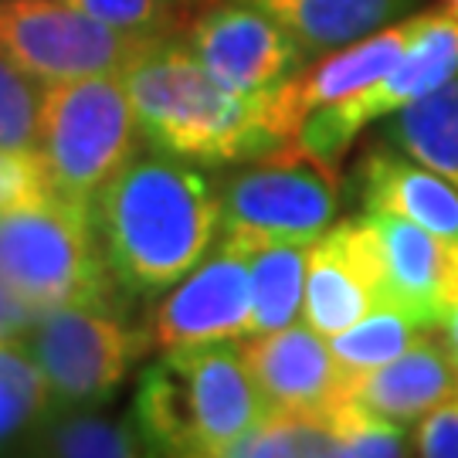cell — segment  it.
I'll list each match as a JSON object with an SVG mask.
<instances>
[{
  "mask_svg": "<svg viewBox=\"0 0 458 458\" xmlns=\"http://www.w3.org/2000/svg\"><path fill=\"white\" fill-rule=\"evenodd\" d=\"M327 425L333 428L344 458H414V442L404 435V425L377 418L350 397Z\"/></svg>",
  "mask_w": 458,
  "mask_h": 458,
  "instance_id": "24",
  "label": "cell"
},
{
  "mask_svg": "<svg viewBox=\"0 0 458 458\" xmlns=\"http://www.w3.org/2000/svg\"><path fill=\"white\" fill-rule=\"evenodd\" d=\"M157 41L119 31L72 0H0V51L45 85L123 75Z\"/></svg>",
  "mask_w": 458,
  "mask_h": 458,
  "instance_id": "8",
  "label": "cell"
},
{
  "mask_svg": "<svg viewBox=\"0 0 458 458\" xmlns=\"http://www.w3.org/2000/svg\"><path fill=\"white\" fill-rule=\"evenodd\" d=\"M38 323V312L24 302V299H17L11 289H7V282L0 278V344H17V340H24L31 327Z\"/></svg>",
  "mask_w": 458,
  "mask_h": 458,
  "instance_id": "29",
  "label": "cell"
},
{
  "mask_svg": "<svg viewBox=\"0 0 458 458\" xmlns=\"http://www.w3.org/2000/svg\"><path fill=\"white\" fill-rule=\"evenodd\" d=\"M276 17L306 55L353 45L408 14L414 0H248Z\"/></svg>",
  "mask_w": 458,
  "mask_h": 458,
  "instance_id": "17",
  "label": "cell"
},
{
  "mask_svg": "<svg viewBox=\"0 0 458 458\" xmlns=\"http://www.w3.org/2000/svg\"><path fill=\"white\" fill-rule=\"evenodd\" d=\"M384 306H391L384 242L374 217L363 211L333 225L310 245L302 316L329 340Z\"/></svg>",
  "mask_w": 458,
  "mask_h": 458,
  "instance_id": "12",
  "label": "cell"
},
{
  "mask_svg": "<svg viewBox=\"0 0 458 458\" xmlns=\"http://www.w3.org/2000/svg\"><path fill=\"white\" fill-rule=\"evenodd\" d=\"M51 197L48 170L38 149L0 147V214Z\"/></svg>",
  "mask_w": 458,
  "mask_h": 458,
  "instance_id": "27",
  "label": "cell"
},
{
  "mask_svg": "<svg viewBox=\"0 0 458 458\" xmlns=\"http://www.w3.org/2000/svg\"><path fill=\"white\" fill-rule=\"evenodd\" d=\"M387 143L458 191V75L391 115Z\"/></svg>",
  "mask_w": 458,
  "mask_h": 458,
  "instance_id": "19",
  "label": "cell"
},
{
  "mask_svg": "<svg viewBox=\"0 0 458 458\" xmlns=\"http://www.w3.org/2000/svg\"><path fill=\"white\" fill-rule=\"evenodd\" d=\"M72 4L119 31L166 38L183 24V7L194 0H72Z\"/></svg>",
  "mask_w": 458,
  "mask_h": 458,
  "instance_id": "26",
  "label": "cell"
},
{
  "mask_svg": "<svg viewBox=\"0 0 458 458\" xmlns=\"http://www.w3.org/2000/svg\"><path fill=\"white\" fill-rule=\"evenodd\" d=\"M225 458H344L333 428L312 418L268 414Z\"/></svg>",
  "mask_w": 458,
  "mask_h": 458,
  "instance_id": "23",
  "label": "cell"
},
{
  "mask_svg": "<svg viewBox=\"0 0 458 458\" xmlns=\"http://www.w3.org/2000/svg\"><path fill=\"white\" fill-rule=\"evenodd\" d=\"M428 333L431 329L414 323L408 312L384 306V310L370 312L367 319H360L357 327L329 336V350L346 374H363V370H374L380 363H391L394 357L408 353Z\"/></svg>",
  "mask_w": 458,
  "mask_h": 458,
  "instance_id": "22",
  "label": "cell"
},
{
  "mask_svg": "<svg viewBox=\"0 0 458 458\" xmlns=\"http://www.w3.org/2000/svg\"><path fill=\"white\" fill-rule=\"evenodd\" d=\"M442 336L448 340V346H452V353H455V360H458V306H452L448 316H445Z\"/></svg>",
  "mask_w": 458,
  "mask_h": 458,
  "instance_id": "30",
  "label": "cell"
},
{
  "mask_svg": "<svg viewBox=\"0 0 458 458\" xmlns=\"http://www.w3.org/2000/svg\"><path fill=\"white\" fill-rule=\"evenodd\" d=\"M0 278L38 316L62 306L123 310L92 208L55 194L0 214Z\"/></svg>",
  "mask_w": 458,
  "mask_h": 458,
  "instance_id": "4",
  "label": "cell"
},
{
  "mask_svg": "<svg viewBox=\"0 0 458 458\" xmlns=\"http://www.w3.org/2000/svg\"><path fill=\"white\" fill-rule=\"evenodd\" d=\"M306 262L310 245L262 242L251 251V329L262 336L295 323L306 299Z\"/></svg>",
  "mask_w": 458,
  "mask_h": 458,
  "instance_id": "20",
  "label": "cell"
},
{
  "mask_svg": "<svg viewBox=\"0 0 458 458\" xmlns=\"http://www.w3.org/2000/svg\"><path fill=\"white\" fill-rule=\"evenodd\" d=\"M418 28H421V14L401 17L353 45L319 55V62H312L289 82L272 89V119H276L282 140L293 143L310 113L333 106V102H344L353 92L374 85L404 55Z\"/></svg>",
  "mask_w": 458,
  "mask_h": 458,
  "instance_id": "14",
  "label": "cell"
},
{
  "mask_svg": "<svg viewBox=\"0 0 458 458\" xmlns=\"http://www.w3.org/2000/svg\"><path fill=\"white\" fill-rule=\"evenodd\" d=\"M268 418L242 346H174L140 374L132 425L153 458H225Z\"/></svg>",
  "mask_w": 458,
  "mask_h": 458,
  "instance_id": "3",
  "label": "cell"
},
{
  "mask_svg": "<svg viewBox=\"0 0 458 458\" xmlns=\"http://www.w3.org/2000/svg\"><path fill=\"white\" fill-rule=\"evenodd\" d=\"M187 45L217 85L234 96H262L306 68L293 34L248 0H204L187 17Z\"/></svg>",
  "mask_w": 458,
  "mask_h": 458,
  "instance_id": "10",
  "label": "cell"
},
{
  "mask_svg": "<svg viewBox=\"0 0 458 458\" xmlns=\"http://www.w3.org/2000/svg\"><path fill=\"white\" fill-rule=\"evenodd\" d=\"M51 408L55 397L31 353L17 350V344H0V452L28 442Z\"/></svg>",
  "mask_w": 458,
  "mask_h": 458,
  "instance_id": "21",
  "label": "cell"
},
{
  "mask_svg": "<svg viewBox=\"0 0 458 458\" xmlns=\"http://www.w3.org/2000/svg\"><path fill=\"white\" fill-rule=\"evenodd\" d=\"M21 458H34V455H28V452H24V455H21Z\"/></svg>",
  "mask_w": 458,
  "mask_h": 458,
  "instance_id": "32",
  "label": "cell"
},
{
  "mask_svg": "<svg viewBox=\"0 0 458 458\" xmlns=\"http://www.w3.org/2000/svg\"><path fill=\"white\" fill-rule=\"evenodd\" d=\"M442 11H445V14H452L458 21V0H442Z\"/></svg>",
  "mask_w": 458,
  "mask_h": 458,
  "instance_id": "31",
  "label": "cell"
},
{
  "mask_svg": "<svg viewBox=\"0 0 458 458\" xmlns=\"http://www.w3.org/2000/svg\"><path fill=\"white\" fill-rule=\"evenodd\" d=\"M24 350L48 380L55 408H98L153 346L115 306H62L38 316Z\"/></svg>",
  "mask_w": 458,
  "mask_h": 458,
  "instance_id": "7",
  "label": "cell"
},
{
  "mask_svg": "<svg viewBox=\"0 0 458 458\" xmlns=\"http://www.w3.org/2000/svg\"><path fill=\"white\" fill-rule=\"evenodd\" d=\"M143 143L123 75H89L41 85L38 143L51 194L89 204Z\"/></svg>",
  "mask_w": 458,
  "mask_h": 458,
  "instance_id": "5",
  "label": "cell"
},
{
  "mask_svg": "<svg viewBox=\"0 0 458 458\" xmlns=\"http://www.w3.org/2000/svg\"><path fill=\"white\" fill-rule=\"evenodd\" d=\"M92 221L123 295H153L208 259L221 234V191L194 164L153 149L98 191Z\"/></svg>",
  "mask_w": 458,
  "mask_h": 458,
  "instance_id": "1",
  "label": "cell"
},
{
  "mask_svg": "<svg viewBox=\"0 0 458 458\" xmlns=\"http://www.w3.org/2000/svg\"><path fill=\"white\" fill-rule=\"evenodd\" d=\"M458 75V21L445 11H425L421 28L411 38L404 55L374 85L353 92L344 102L323 106L306 115L295 143L316 153L319 160L340 166L346 147L374 119L408 109L411 102L442 89Z\"/></svg>",
  "mask_w": 458,
  "mask_h": 458,
  "instance_id": "9",
  "label": "cell"
},
{
  "mask_svg": "<svg viewBox=\"0 0 458 458\" xmlns=\"http://www.w3.org/2000/svg\"><path fill=\"white\" fill-rule=\"evenodd\" d=\"M34 458H153L140 428L98 408H51L24 442Z\"/></svg>",
  "mask_w": 458,
  "mask_h": 458,
  "instance_id": "18",
  "label": "cell"
},
{
  "mask_svg": "<svg viewBox=\"0 0 458 458\" xmlns=\"http://www.w3.org/2000/svg\"><path fill=\"white\" fill-rule=\"evenodd\" d=\"M363 211L397 214L418 228L458 242V191L391 143L370 147L357 164Z\"/></svg>",
  "mask_w": 458,
  "mask_h": 458,
  "instance_id": "16",
  "label": "cell"
},
{
  "mask_svg": "<svg viewBox=\"0 0 458 458\" xmlns=\"http://www.w3.org/2000/svg\"><path fill=\"white\" fill-rule=\"evenodd\" d=\"M346 377L350 401L394 425H418L425 414L458 397V360L435 329L391 363Z\"/></svg>",
  "mask_w": 458,
  "mask_h": 458,
  "instance_id": "15",
  "label": "cell"
},
{
  "mask_svg": "<svg viewBox=\"0 0 458 458\" xmlns=\"http://www.w3.org/2000/svg\"><path fill=\"white\" fill-rule=\"evenodd\" d=\"M242 353L268 414L312 418L327 425L350 397V377L333 357L329 340L310 323H289L276 333L251 336Z\"/></svg>",
  "mask_w": 458,
  "mask_h": 458,
  "instance_id": "13",
  "label": "cell"
},
{
  "mask_svg": "<svg viewBox=\"0 0 458 458\" xmlns=\"http://www.w3.org/2000/svg\"><path fill=\"white\" fill-rule=\"evenodd\" d=\"M123 79L149 149L187 164L225 166L285 147L272 119V92H228L177 34L160 38L123 72Z\"/></svg>",
  "mask_w": 458,
  "mask_h": 458,
  "instance_id": "2",
  "label": "cell"
},
{
  "mask_svg": "<svg viewBox=\"0 0 458 458\" xmlns=\"http://www.w3.org/2000/svg\"><path fill=\"white\" fill-rule=\"evenodd\" d=\"M251 251L255 242L221 234L214 251L181 278V285L149 310L153 350L238 340L251 329Z\"/></svg>",
  "mask_w": 458,
  "mask_h": 458,
  "instance_id": "11",
  "label": "cell"
},
{
  "mask_svg": "<svg viewBox=\"0 0 458 458\" xmlns=\"http://www.w3.org/2000/svg\"><path fill=\"white\" fill-rule=\"evenodd\" d=\"M221 234H238L255 245L295 242L312 245L340 214L344 181L336 164L319 160L302 143H285L217 183Z\"/></svg>",
  "mask_w": 458,
  "mask_h": 458,
  "instance_id": "6",
  "label": "cell"
},
{
  "mask_svg": "<svg viewBox=\"0 0 458 458\" xmlns=\"http://www.w3.org/2000/svg\"><path fill=\"white\" fill-rule=\"evenodd\" d=\"M418 458H458V397L435 408L418 421L414 431Z\"/></svg>",
  "mask_w": 458,
  "mask_h": 458,
  "instance_id": "28",
  "label": "cell"
},
{
  "mask_svg": "<svg viewBox=\"0 0 458 458\" xmlns=\"http://www.w3.org/2000/svg\"><path fill=\"white\" fill-rule=\"evenodd\" d=\"M24 68L0 51V147L34 149L38 143V106L41 89Z\"/></svg>",
  "mask_w": 458,
  "mask_h": 458,
  "instance_id": "25",
  "label": "cell"
}]
</instances>
